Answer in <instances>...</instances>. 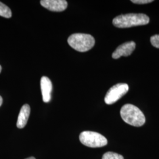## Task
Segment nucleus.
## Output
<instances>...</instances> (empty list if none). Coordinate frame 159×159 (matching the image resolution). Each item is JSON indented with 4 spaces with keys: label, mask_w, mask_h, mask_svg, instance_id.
I'll return each mask as SVG.
<instances>
[{
    "label": "nucleus",
    "mask_w": 159,
    "mask_h": 159,
    "mask_svg": "<svg viewBox=\"0 0 159 159\" xmlns=\"http://www.w3.org/2000/svg\"><path fill=\"white\" fill-rule=\"evenodd\" d=\"M150 18L144 14H127L115 17L113 24L116 27L125 29L148 24Z\"/></svg>",
    "instance_id": "obj_1"
},
{
    "label": "nucleus",
    "mask_w": 159,
    "mask_h": 159,
    "mask_svg": "<svg viewBox=\"0 0 159 159\" xmlns=\"http://www.w3.org/2000/svg\"><path fill=\"white\" fill-rule=\"evenodd\" d=\"M120 115L124 121L133 126L140 127L146 122V118L142 111L130 104H125L121 107Z\"/></svg>",
    "instance_id": "obj_2"
},
{
    "label": "nucleus",
    "mask_w": 159,
    "mask_h": 159,
    "mask_svg": "<svg viewBox=\"0 0 159 159\" xmlns=\"http://www.w3.org/2000/svg\"><path fill=\"white\" fill-rule=\"evenodd\" d=\"M68 44L79 52H85L91 49L95 44L94 38L90 34L76 33L68 37Z\"/></svg>",
    "instance_id": "obj_3"
},
{
    "label": "nucleus",
    "mask_w": 159,
    "mask_h": 159,
    "mask_svg": "<svg viewBox=\"0 0 159 159\" xmlns=\"http://www.w3.org/2000/svg\"><path fill=\"white\" fill-rule=\"evenodd\" d=\"M79 139L83 144L89 148H101L107 144V140L105 137L94 131H83L80 134Z\"/></svg>",
    "instance_id": "obj_4"
},
{
    "label": "nucleus",
    "mask_w": 159,
    "mask_h": 159,
    "mask_svg": "<svg viewBox=\"0 0 159 159\" xmlns=\"http://www.w3.org/2000/svg\"><path fill=\"white\" fill-rule=\"evenodd\" d=\"M129 89V85L125 83H119L111 87L106 93L104 101L107 104H112L117 102L125 96Z\"/></svg>",
    "instance_id": "obj_5"
},
{
    "label": "nucleus",
    "mask_w": 159,
    "mask_h": 159,
    "mask_svg": "<svg viewBox=\"0 0 159 159\" xmlns=\"http://www.w3.org/2000/svg\"><path fill=\"white\" fill-rule=\"evenodd\" d=\"M40 4L51 11H63L67 7V2L66 0H41Z\"/></svg>",
    "instance_id": "obj_6"
},
{
    "label": "nucleus",
    "mask_w": 159,
    "mask_h": 159,
    "mask_svg": "<svg viewBox=\"0 0 159 159\" xmlns=\"http://www.w3.org/2000/svg\"><path fill=\"white\" fill-rule=\"evenodd\" d=\"M136 48V43L134 41H129L119 46L112 54L114 59H118L121 56L127 57L131 55Z\"/></svg>",
    "instance_id": "obj_7"
},
{
    "label": "nucleus",
    "mask_w": 159,
    "mask_h": 159,
    "mask_svg": "<svg viewBox=\"0 0 159 159\" xmlns=\"http://www.w3.org/2000/svg\"><path fill=\"white\" fill-rule=\"evenodd\" d=\"M40 85L43 102H49L51 100V94L52 90V85L51 80L47 77L43 76L41 79Z\"/></svg>",
    "instance_id": "obj_8"
},
{
    "label": "nucleus",
    "mask_w": 159,
    "mask_h": 159,
    "mask_svg": "<svg viewBox=\"0 0 159 159\" xmlns=\"http://www.w3.org/2000/svg\"><path fill=\"white\" fill-rule=\"evenodd\" d=\"M30 114V107L29 104H24L21 108L17 119V126L19 129H23L27 123Z\"/></svg>",
    "instance_id": "obj_9"
},
{
    "label": "nucleus",
    "mask_w": 159,
    "mask_h": 159,
    "mask_svg": "<svg viewBox=\"0 0 159 159\" xmlns=\"http://www.w3.org/2000/svg\"><path fill=\"white\" fill-rule=\"evenodd\" d=\"M0 16L7 18H10L12 16L11 11L10 8L1 2H0Z\"/></svg>",
    "instance_id": "obj_10"
},
{
    "label": "nucleus",
    "mask_w": 159,
    "mask_h": 159,
    "mask_svg": "<svg viewBox=\"0 0 159 159\" xmlns=\"http://www.w3.org/2000/svg\"><path fill=\"white\" fill-rule=\"evenodd\" d=\"M102 159H124V157L119 154L109 152L104 154Z\"/></svg>",
    "instance_id": "obj_11"
},
{
    "label": "nucleus",
    "mask_w": 159,
    "mask_h": 159,
    "mask_svg": "<svg viewBox=\"0 0 159 159\" xmlns=\"http://www.w3.org/2000/svg\"><path fill=\"white\" fill-rule=\"evenodd\" d=\"M150 42L152 46L156 48H159V34L152 36L150 38Z\"/></svg>",
    "instance_id": "obj_12"
},
{
    "label": "nucleus",
    "mask_w": 159,
    "mask_h": 159,
    "mask_svg": "<svg viewBox=\"0 0 159 159\" xmlns=\"http://www.w3.org/2000/svg\"><path fill=\"white\" fill-rule=\"evenodd\" d=\"M131 1L133 3L137 4H148L153 2V0H131Z\"/></svg>",
    "instance_id": "obj_13"
},
{
    "label": "nucleus",
    "mask_w": 159,
    "mask_h": 159,
    "mask_svg": "<svg viewBox=\"0 0 159 159\" xmlns=\"http://www.w3.org/2000/svg\"><path fill=\"white\" fill-rule=\"evenodd\" d=\"M2 98L0 96V107L2 105Z\"/></svg>",
    "instance_id": "obj_14"
},
{
    "label": "nucleus",
    "mask_w": 159,
    "mask_h": 159,
    "mask_svg": "<svg viewBox=\"0 0 159 159\" xmlns=\"http://www.w3.org/2000/svg\"><path fill=\"white\" fill-rule=\"evenodd\" d=\"M35 159L34 157H29V158H27V159Z\"/></svg>",
    "instance_id": "obj_15"
},
{
    "label": "nucleus",
    "mask_w": 159,
    "mask_h": 159,
    "mask_svg": "<svg viewBox=\"0 0 159 159\" xmlns=\"http://www.w3.org/2000/svg\"><path fill=\"white\" fill-rule=\"evenodd\" d=\"M1 70H2V67H1V66H0V73H1Z\"/></svg>",
    "instance_id": "obj_16"
}]
</instances>
